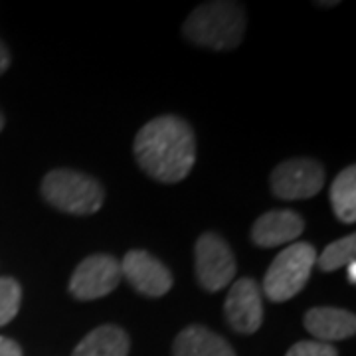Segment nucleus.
<instances>
[{"mask_svg":"<svg viewBox=\"0 0 356 356\" xmlns=\"http://www.w3.org/2000/svg\"><path fill=\"white\" fill-rule=\"evenodd\" d=\"M135 156L154 180L165 184L180 182L188 177L196 161L194 131L177 115L154 117L135 137Z\"/></svg>","mask_w":356,"mask_h":356,"instance_id":"nucleus-1","label":"nucleus"},{"mask_svg":"<svg viewBox=\"0 0 356 356\" xmlns=\"http://www.w3.org/2000/svg\"><path fill=\"white\" fill-rule=\"evenodd\" d=\"M182 32L196 46L210 50H232L242 44L245 10L238 2H206L186 18Z\"/></svg>","mask_w":356,"mask_h":356,"instance_id":"nucleus-2","label":"nucleus"},{"mask_svg":"<svg viewBox=\"0 0 356 356\" xmlns=\"http://www.w3.org/2000/svg\"><path fill=\"white\" fill-rule=\"evenodd\" d=\"M42 196L65 214L89 216L103 206L105 191L99 180L89 175L70 168H56L42 180Z\"/></svg>","mask_w":356,"mask_h":356,"instance_id":"nucleus-3","label":"nucleus"},{"mask_svg":"<svg viewBox=\"0 0 356 356\" xmlns=\"http://www.w3.org/2000/svg\"><path fill=\"white\" fill-rule=\"evenodd\" d=\"M315 264L317 252L311 243L299 242L287 245L266 271L264 293L275 303L289 301L305 287Z\"/></svg>","mask_w":356,"mask_h":356,"instance_id":"nucleus-4","label":"nucleus"},{"mask_svg":"<svg viewBox=\"0 0 356 356\" xmlns=\"http://www.w3.org/2000/svg\"><path fill=\"white\" fill-rule=\"evenodd\" d=\"M196 277L208 293L222 291L236 277V257L226 240L214 232H206L194 248Z\"/></svg>","mask_w":356,"mask_h":356,"instance_id":"nucleus-5","label":"nucleus"},{"mask_svg":"<svg viewBox=\"0 0 356 356\" xmlns=\"http://www.w3.org/2000/svg\"><path fill=\"white\" fill-rule=\"evenodd\" d=\"M325 184V168L313 159L285 161L271 172V191L281 200H309Z\"/></svg>","mask_w":356,"mask_h":356,"instance_id":"nucleus-6","label":"nucleus"},{"mask_svg":"<svg viewBox=\"0 0 356 356\" xmlns=\"http://www.w3.org/2000/svg\"><path fill=\"white\" fill-rule=\"evenodd\" d=\"M121 280V261H117L113 255H89L76 267L70 280V293L79 301H93L109 295Z\"/></svg>","mask_w":356,"mask_h":356,"instance_id":"nucleus-7","label":"nucleus"},{"mask_svg":"<svg viewBox=\"0 0 356 356\" xmlns=\"http://www.w3.org/2000/svg\"><path fill=\"white\" fill-rule=\"evenodd\" d=\"M224 315L236 332L254 334L259 331L264 323V301L259 285L250 277L234 281L224 303Z\"/></svg>","mask_w":356,"mask_h":356,"instance_id":"nucleus-8","label":"nucleus"},{"mask_svg":"<svg viewBox=\"0 0 356 356\" xmlns=\"http://www.w3.org/2000/svg\"><path fill=\"white\" fill-rule=\"evenodd\" d=\"M121 271L133 289L147 297H163L172 287V273L168 267L143 250H131L121 261Z\"/></svg>","mask_w":356,"mask_h":356,"instance_id":"nucleus-9","label":"nucleus"},{"mask_svg":"<svg viewBox=\"0 0 356 356\" xmlns=\"http://www.w3.org/2000/svg\"><path fill=\"white\" fill-rule=\"evenodd\" d=\"M305 229V220L293 210H269L255 220L252 242L259 248H275L295 242Z\"/></svg>","mask_w":356,"mask_h":356,"instance_id":"nucleus-10","label":"nucleus"},{"mask_svg":"<svg viewBox=\"0 0 356 356\" xmlns=\"http://www.w3.org/2000/svg\"><path fill=\"white\" fill-rule=\"evenodd\" d=\"M305 329L318 343L344 341L348 337H355L356 317L337 307H315L305 313Z\"/></svg>","mask_w":356,"mask_h":356,"instance_id":"nucleus-11","label":"nucleus"},{"mask_svg":"<svg viewBox=\"0 0 356 356\" xmlns=\"http://www.w3.org/2000/svg\"><path fill=\"white\" fill-rule=\"evenodd\" d=\"M175 356H236L220 334L206 329L202 325H191L178 332L172 344Z\"/></svg>","mask_w":356,"mask_h":356,"instance_id":"nucleus-12","label":"nucleus"},{"mask_svg":"<svg viewBox=\"0 0 356 356\" xmlns=\"http://www.w3.org/2000/svg\"><path fill=\"white\" fill-rule=\"evenodd\" d=\"M127 332L115 325H102L89 332L83 341H79L72 356H127Z\"/></svg>","mask_w":356,"mask_h":356,"instance_id":"nucleus-13","label":"nucleus"},{"mask_svg":"<svg viewBox=\"0 0 356 356\" xmlns=\"http://www.w3.org/2000/svg\"><path fill=\"white\" fill-rule=\"evenodd\" d=\"M331 206L337 218L344 224H355L356 222V168L346 166L339 177L332 180Z\"/></svg>","mask_w":356,"mask_h":356,"instance_id":"nucleus-14","label":"nucleus"},{"mask_svg":"<svg viewBox=\"0 0 356 356\" xmlns=\"http://www.w3.org/2000/svg\"><path fill=\"white\" fill-rule=\"evenodd\" d=\"M356 255V236L350 234L346 238H341L337 242L329 243L323 254L317 257L318 269L323 271H334V269H341L346 267L350 261H355Z\"/></svg>","mask_w":356,"mask_h":356,"instance_id":"nucleus-15","label":"nucleus"},{"mask_svg":"<svg viewBox=\"0 0 356 356\" xmlns=\"http://www.w3.org/2000/svg\"><path fill=\"white\" fill-rule=\"evenodd\" d=\"M22 287L13 277H0V327L8 325L20 309Z\"/></svg>","mask_w":356,"mask_h":356,"instance_id":"nucleus-16","label":"nucleus"},{"mask_svg":"<svg viewBox=\"0 0 356 356\" xmlns=\"http://www.w3.org/2000/svg\"><path fill=\"white\" fill-rule=\"evenodd\" d=\"M285 356H339V353L332 344L318 343V341H301V343L293 344Z\"/></svg>","mask_w":356,"mask_h":356,"instance_id":"nucleus-17","label":"nucleus"},{"mask_svg":"<svg viewBox=\"0 0 356 356\" xmlns=\"http://www.w3.org/2000/svg\"><path fill=\"white\" fill-rule=\"evenodd\" d=\"M0 356H22V348L13 339L0 337Z\"/></svg>","mask_w":356,"mask_h":356,"instance_id":"nucleus-18","label":"nucleus"},{"mask_svg":"<svg viewBox=\"0 0 356 356\" xmlns=\"http://www.w3.org/2000/svg\"><path fill=\"white\" fill-rule=\"evenodd\" d=\"M8 65H10V51L0 40V74H4L8 70Z\"/></svg>","mask_w":356,"mask_h":356,"instance_id":"nucleus-19","label":"nucleus"},{"mask_svg":"<svg viewBox=\"0 0 356 356\" xmlns=\"http://www.w3.org/2000/svg\"><path fill=\"white\" fill-rule=\"evenodd\" d=\"M346 280L350 285H355L356 283V261H350L348 266H346Z\"/></svg>","mask_w":356,"mask_h":356,"instance_id":"nucleus-20","label":"nucleus"},{"mask_svg":"<svg viewBox=\"0 0 356 356\" xmlns=\"http://www.w3.org/2000/svg\"><path fill=\"white\" fill-rule=\"evenodd\" d=\"M2 127H4V117L0 113V131H2Z\"/></svg>","mask_w":356,"mask_h":356,"instance_id":"nucleus-21","label":"nucleus"}]
</instances>
